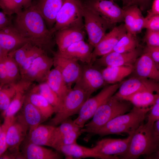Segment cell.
Returning <instances> with one entry per match:
<instances>
[{"label": "cell", "mask_w": 159, "mask_h": 159, "mask_svg": "<svg viewBox=\"0 0 159 159\" xmlns=\"http://www.w3.org/2000/svg\"><path fill=\"white\" fill-rule=\"evenodd\" d=\"M13 24L21 35L34 45L52 53L55 44L54 34L47 27L34 4L16 14Z\"/></svg>", "instance_id": "6da1fadb"}, {"label": "cell", "mask_w": 159, "mask_h": 159, "mask_svg": "<svg viewBox=\"0 0 159 159\" xmlns=\"http://www.w3.org/2000/svg\"><path fill=\"white\" fill-rule=\"evenodd\" d=\"M150 107L143 108L134 106L128 112L113 118L93 135L104 136L111 134L133 133L143 124Z\"/></svg>", "instance_id": "7a4b0ae2"}, {"label": "cell", "mask_w": 159, "mask_h": 159, "mask_svg": "<svg viewBox=\"0 0 159 159\" xmlns=\"http://www.w3.org/2000/svg\"><path fill=\"white\" fill-rule=\"evenodd\" d=\"M159 149V140L153 126L141 125L132 135L128 150L120 158L136 159L141 155L147 157Z\"/></svg>", "instance_id": "3957f363"}, {"label": "cell", "mask_w": 159, "mask_h": 159, "mask_svg": "<svg viewBox=\"0 0 159 159\" xmlns=\"http://www.w3.org/2000/svg\"><path fill=\"white\" fill-rule=\"evenodd\" d=\"M131 104L113 95L97 109L91 120L82 129V132L93 135L113 118L129 112L132 108Z\"/></svg>", "instance_id": "277c9868"}, {"label": "cell", "mask_w": 159, "mask_h": 159, "mask_svg": "<svg viewBox=\"0 0 159 159\" xmlns=\"http://www.w3.org/2000/svg\"><path fill=\"white\" fill-rule=\"evenodd\" d=\"M90 97L83 90L71 88L60 100L55 115L49 124L56 126L70 117L78 113L85 102Z\"/></svg>", "instance_id": "5b68a950"}, {"label": "cell", "mask_w": 159, "mask_h": 159, "mask_svg": "<svg viewBox=\"0 0 159 159\" xmlns=\"http://www.w3.org/2000/svg\"><path fill=\"white\" fill-rule=\"evenodd\" d=\"M84 0H65L58 12L55 24L50 29L54 34L72 27L84 28L83 22Z\"/></svg>", "instance_id": "8992f818"}, {"label": "cell", "mask_w": 159, "mask_h": 159, "mask_svg": "<svg viewBox=\"0 0 159 159\" xmlns=\"http://www.w3.org/2000/svg\"><path fill=\"white\" fill-rule=\"evenodd\" d=\"M119 86L117 83L107 86L97 95L88 99L81 108L77 117L74 120L75 123L83 128L92 118L97 109L115 93Z\"/></svg>", "instance_id": "52a82bcc"}, {"label": "cell", "mask_w": 159, "mask_h": 159, "mask_svg": "<svg viewBox=\"0 0 159 159\" xmlns=\"http://www.w3.org/2000/svg\"><path fill=\"white\" fill-rule=\"evenodd\" d=\"M83 15L88 43L94 48L106 33L107 30L114 27L87 7L85 2Z\"/></svg>", "instance_id": "ba28073f"}, {"label": "cell", "mask_w": 159, "mask_h": 159, "mask_svg": "<svg viewBox=\"0 0 159 159\" xmlns=\"http://www.w3.org/2000/svg\"><path fill=\"white\" fill-rule=\"evenodd\" d=\"M86 6L113 27L123 22L124 10L111 0H84Z\"/></svg>", "instance_id": "9c48e42d"}, {"label": "cell", "mask_w": 159, "mask_h": 159, "mask_svg": "<svg viewBox=\"0 0 159 159\" xmlns=\"http://www.w3.org/2000/svg\"><path fill=\"white\" fill-rule=\"evenodd\" d=\"M82 129L70 118L55 126L50 140V147L56 150L61 146L77 143L82 133Z\"/></svg>", "instance_id": "30bf717a"}, {"label": "cell", "mask_w": 159, "mask_h": 159, "mask_svg": "<svg viewBox=\"0 0 159 159\" xmlns=\"http://www.w3.org/2000/svg\"><path fill=\"white\" fill-rule=\"evenodd\" d=\"M53 66L61 73L69 88L79 79L82 67L78 61L73 58L61 55L57 52L53 51Z\"/></svg>", "instance_id": "8fae6325"}, {"label": "cell", "mask_w": 159, "mask_h": 159, "mask_svg": "<svg viewBox=\"0 0 159 159\" xmlns=\"http://www.w3.org/2000/svg\"><path fill=\"white\" fill-rule=\"evenodd\" d=\"M147 90L159 91V84L153 80L138 76L124 81L120 85L113 96L117 98L124 100L135 93Z\"/></svg>", "instance_id": "7c38bea8"}, {"label": "cell", "mask_w": 159, "mask_h": 159, "mask_svg": "<svg viewBox=\"0 0 159 159\" xmlns=\"http://www.w3.org/2000/svg\"><path fill=\"white\" fill-rule=\"evenodd\" d=\"M131 135L123 139L103 138L97 141L94 147L109 159H120L126 153Z\"/></svg>", "instance_id": "4fadbf2b"}, {"label": "cell", "mask_w": 159, "mask_h": 159, "mask_svg": "<svg viewBox=\"0 0 159 159\" xmlns=\"http://www.w3.org/2000/svg\"><path fill=\"white\" fill-rule=\"evenodd\" d=\"M82 68L80 76L74 88L83 90L90 97L94 92L103 86L106 82L101 72L91 65Z\"/></svg>", "instance_id": "5bb4252c"}, {"label": "cell", "mask_w": 159, "mask_h": 159, "mask_svg": "<svg viewBox=\"0 0 159 159\" xmlns=\"http://www.w3.org/2000/svg\"><path fill=\"white\" fill-rule=\"evenodd\" d=\"M28 131L27 127L15 116L8 129L6 142L7 150L15 155L16 159L21 155L20 146L27 136Z\"/></svg>", "instance_id": "9a60e30c"}, {"label": "cell", "mask_w": 159, "mask_h": 159, "mask_svg": "<svg viewBox=\"0 0 159 159\" xmlns=\"http://www.w3.org/2000/svg\"><path fill=\"white\" fill-rule=\"evenodd\" d=\"M53 66V58L48 56L47 53H45L35 59L21 78L33 82H44Z\"/></svg>", "instance_id": "2e32d148"}, {"label": "cell", "mask_w": 159, "mask_h": 159, "mask_svg": "<svg viewBox=\"0 0 159 159\" xmlns=\"http://www.w3.org/2000/svg\"><path fill=\"white\" fill-rule=\"evenodd\" d=\"M29 42H31L22 37L14 26L0 30V57L7 55Z\"/></svg>", "instance_id": "e0dca14e"}, {"label": "cell", "mask_w": 159, "mask_h": 159, "mask_svg": "<svg viewBox=\"0 0 159 159\" xmlns=\"http://www.w3.org/2000/svg\"><path fill=\"white\" fill-rule=\"evenodd\" d=\"M123 24L115 26L106 33L94 47L92 56L94 61L98 57H101L112 52L120 39L127 33Z\"/></svg>", "instance_id": "ac0fdd59"}, {"label": "cell", "mask_w": 159, "mask_h": 159, "mask_svg": "<svg viewBox=\"0 0 159 159\" xmlns=\"http://www.w3.org/2000/svg\"><path fill=\"white\" fill-rule=\"evenodd\" d=\"M141 53V50L138 47L133 51L125 53L112 51L99 58H97L94 62L100 66L105 67L133 66Z\"/></svg>", "instance_id": "d6986e66"}, {"label": "cell", "mask_w": 159, "mask_h": 159, "mask_svg": "<svg viewBox=\"0 0 159 159\" xmlns=\"http://www.w3.org/2000/svg\"><path fill=\"white\" fill-rule=\"evenodd\" d=\"M85 28L72 27L56 32L54 34L57 52H62L73 44L84 40L86 36Z\"/></svg>", "instance_id": "ffe728a7"}, {"label": "cell", "mask_w": 159, "mask_h": 159, "mask_svg": "<svg viewBox=\"0 0 159 159\" xmlns=\"http://www.w3.org/2000/svg\"><path fill=\"white\" fill-rule=\"evenodd\" d=\"M33 82L21 78L16 83V94L7 109L2 112L4 118H12L22 108L26 99L27 93L32 85Z\"/></svg>", "instance_id": "44dd1931"}, {"label": "cell", "mask_w": 159, "mask_h": 159, "mask_svg": "<svg viewBox=\"0 0 159 159\" xmlns=\"http://www.w3.org/2000/svg\"><path fill=\"white\" fill-rule=\"evenodd\" d=\"M134 68L138 77L159 82V63L143 52L137 59Z\"/></svg>", "instance_id": "7402d4cb"}, {"label": "cell", "mask_w": 159, "mask_h": 159, "mask_svg": "<svg viewBox=\"0 0 159 159\" xmlns=\"http://www.w3.org/2000/svg\"><path fill=\"white\" fill-rule=\"evenodd\" d=\"M21 152L25 159H60L62 158L58 151L43 147L27 141L26 139L21 144Z\"/></svg>", "instance_id": "603a6c76"}, {"label": "cell", "mask_w": 159, "mask_h": 159, "mask_svg": "<svg viewBox=\"0 0 159 159\" xmlns=\"http://www.w3.org/2000/svg\"><path fill=\"white\" fill-rule=\"evenodd\" d=\"M124 25L127 32L136 35L145 29L146 19L137 6L123 7Z\"/></svg>", "instance_id": "cb8c5ba5"}, {"label": "cell", "mask_w": 159, "mask_h": 159, "mask_svg": "<svg viewBox=\"0 0 159 159\" xmlns=\"http://www.w3.org/2000/svg\"><path fill=\"white\" fill-rule=\"evenodd\" d=\"M57 151L62 154L67 159L88 158L109 159L108 157L100 153L94 147L87 148L79 145L77 143L62 146Z\"/></svg>", "instance_id": "d4e9b609"}, {"label": "cell", "mask_w": 159, "mask_h": 159, "mask_svg": "<svg viewBox=\"0 0 159 159\" xmlns=\"http://www.w3.org/2000/svg\"><path fill=\"white\" fill-rule=\"evenodd\" d=\"M65 0H37L34 4L48 28L54 26L57 14Z\"/></svg>", "instance_id": "484cf974"}, {"label": "cell", "mask_w": 159, "mask_h": 159, "mask_svg": "<svg viewBox=\"0 0 159 159\" xmlns=\"http://www.w3.org/2000/svg\"><path fill=\"white\" fill-rule=\"evenodd\" d=\"M94 47L84 40L76 42L62 52H57L63 55L91 65L94 62L92 56Z\"/></svg>", "instance_id": "4316f807"}, {"label": "cell", "mask_w": 159, "mask_h": 159, "mask_svg": "<svg viewBox=\"0 0 159 159\" xmlns=\"http://www.w3.org/2000/svg\"><path fill=\"white\" fill-rule=\"evenodd\" d=\"M21 112L16 116L27 127L29 132L46 120L40 111L26 97Z\"/></svg>", "instance_id": "83f0119b"}, {"label": "cell", "mask_w": 159, "mask_h": 159, "mask_svg": "<svg viewBox=\"0 0 159 159\" xmlns=\"http://www.w3.org/2000/svg\"><path fill=\"white\" fill-rule=\"evenodd\" d=\"M55 126L40 124L29 132L26 139L28 142L42 146L50 147V140Z\"/></svg>", "instance_id": "f1b7e54d"}, {"label": "cell", "mask_w": 159, "mask_h": 159, "mask_svg": "<svg viewBox=\"0 0 159 159\" xmlns=\"http://www.w3.org/2000/svg\"><path fill=\"white\" fill-rule=\"evenodd\" d=\"M45 82L57 95L60 100L71 89L68 87L60 71L55 68L49 71Z\"/></svg>", "instance_id": "f546056e"}, {"label": "cell", "mask_w": 159, "mask_h": 159, "mask_svg": "<svg viewBox=\"0 0 159 159\" xmlns=\"http://www.w3.org/2000/svg\"><path fill=\"white\" fill-rule=\"evenodd\" d=\"M133 66H118L106 67L101 71L106 82L111 84L121 81L132 72Z\"/></svg>", "instance_id": "4dcf8cb0"}, {"label": "cell", "mask_w": 159, "mask_h": 159, "mask_svg": "<svg viewBox=\"0 0 159 159\" xmlns=\"http://www.w3.org/2000/svg\"><path fill=\"white\" fill-rule=\"evenodd\" d=\"M159 91L147 90L135 93L124 100L130 102L133 106L139 108L150 107L155 103Z\"/></svg>", "instance_id": "1f68e13d"}, {"label": "cell", "mask_w": 159, "mask_h": 159, "mask_svg": "<svg viewBox=\"0 0 159 159\" xmlns=\"http://www.w3.org/2000/svg\"><path fill=\"white\" fill-rule=\"evenodd\" d=\"M26 97L40 111L46 120L55 113L54 107L40 95L28 91Z\"/></svg>", "instance_id": "d6a6232c"}, {"label": "cell", "mask_w": 159, "mask_h": 159, "mask_svg": "<svg viewBox=\"0 0 159 159\" xmlns=\"http://www.w3.org/2000/svg\"><path fill=\"white\" fill-rule=\"evenodd\" d=\"M29 91L39 94L44 97L54 107L56 112L60 100L57 95L46 82H44L37 84H33Z\"/></svg>", "instance_id": "836d02e7"}, {"label": "cell", "mask_w": 159, "mask_h": 159, "mask_svg": "<svg viewBox=\"0 0 159 159\" xmlns=\"http://www.w3.org/2000/svg\"><path fill=\"white\" fill-rule=\"evenodd\" d=\"M139 44V40L136 35L127 32L120 39L112 51L119 53L130 52L138 48Z\"/></svg>", "instance_id": "e575fe53"}, {"label": "cell", "mask_w": 159, "mask_h": 159, "mask_svg": "<svg viewBox=\"0 0 159 159\" xmlns=\"http://www.w3.org/2000/svg\"><path fill=\"white\" fill-rule=\"evenodd\" d=\"M3 59L7 73L8 84H15L21 79L19 67L14 59L7 55L0 57Z\"/></svg>", "instance_id": "d590c367"}, {"label": "cell", "mask_w": 159, "mask_h": 159, "mask_svg": "<svg viewBox=\"0 0 159 159\" xmlns=\"http://www.w3.org/2000/svg\"><path fill=\"white\" fill-rule=\"evenodd\" d=\"M16 83L0 87V110L2 113L9 107L16 94Z\"/></svg>", "instance_id": "8d00e7d4"}, {"label": "cell", "mask_w": 159, "mask_h": 159, "mask_svg": "<svg viewBox=\"0 0 159 159\" xmlns=\"http://www.w3.org/2000/svg\"><path fill=\"white\" fill-rule=\"evenodd\" d=\"M24 0H0V7L5 13L17 14L24 9Z\"/></svg>", "instance_id": "74e56055"}, {"label": "cell", "mask_w": 159, "mask_h": 159, "mask_svg": "<svg viewBox=\"0 0 159 159\" xmlns=\"http://www.w3.org/2000/svg\"><path fill=\"white\" fill-rule=\"evenodd\" d=\"M45 53L47 52L43 49L36 45L33 46L25 60L19 67L21 77L29 68L35 59Z\"/></svg>", "instance_id": "f35d334b"}, {"label": "cell", "mask_w": 159, "mask_h": 159, "mask_svg": "<svg viewBox=\"0 0 159 159\" xmlns=\"http://www.w3.org/2000/svg\"><path fill=\"white\" fill-rule=\"evenodd\" d=\"M34 45L31 42L26 44L8 55L12 57L19 67L23 63Z\"/></svg>", "instance_id": "ab89813d"}, {"label": "cell", "mask_w": 159, "mask_h": 159, "mask_svg": "<svg viewBox=\"0 0 159 159\" xmlns=\"http://www.w3.org/2000/svg\"><path fill=\"white\" fill-rule=\"evenodd\" d=\"M12 118H4L3 123L0 127V156L7 150L6 135L8 129L14 120Z\"/></svg>", "instance_id": "60d3db41"}, {"label": "cell", "mask_w": 159, "mask_h": 159, "mask_svg": "<svg viewBox=\"0 0 159 159\" xmlns=\"http://www.w3.org/2000/svg\"><path fill=\"white\" fill-rule=\"evenodd\" d=\"M148 112L146 123L149 125L153 126L154 122L159 119V93L155 103L150 107Z\"/></svg>", "instance_id": "b9f144b4"}, {"label": "cell", "mask_w": 159, "mask_h": 159, "mask_svg": "<svg viewBox=\"0 0 159 159\" xmlns=\"http://www.w3.org/2000/svg\"><path fill=\"white\" fill-rule=\"evenodd\" d=\"M144 39L147 45L159 46V31L146 29Z\"/></svg>", "instance_id": "7bdbcfd3"}, {"label": "cell", "mask_w": 159, "mask_h": 159, "mask_svg": "<svg viewBox=\"0 0 159 159\" xmlns=\"http://www.w3.org/2000/svg\"><path fill=\"white\" fill-rule=\"evenodd\" d=\"M123 7L131 5L138 6L142 11H145L150 8L152 0H122Z\"/></svg>", "instance_id": "ee69618b"}, {"label": "cell", "mask_w": 159, "mask_h": 159, "mask_svg": "<svg viewBox=\"0 0 159 159\" xmlns=\"http://www.w3.org/2000/svg\"><path fill=\"white\" fill-rule=\"evenodd\" d=\"M12 15L0 11V30L14 26Z\"/></svg>", "instance_id": "f6af8a7d"}, {"label": "cell", "mask_w": 159, "mask_h": 159, "mask_svg": "<svg viewBox=\"0 0 159 159\" xmlns=\"http://www.w3.org/2000/svg\"><path fill=\"white\" fill-rule=\"evenodd\" d=\"M145 19V29L152 31H159V15Z\"/></svg>", "instance_id": "bcb514c9"}, {"label": "cell", "mask_w": 159, "mask_h": 159, "mask_svg": "<svg viewBox=\"0 0 159 159\" xmlns=\"http://www.w3.org/2000/svg\"><path fill=\"white\" fill-rule=\"evenodd\" d=\"M144 52L148 54L155 61L159 63V46L146 45Z\"/></svg>", "instance_id": "7dc6e473"}, {"label": "cell", "mask_w": 159, "mask_h": 159, "mask_svg": "<svg viewBox=\"0 0 159 159\" xmlns=\"http://www.w3.org/2000/svg\"><path fill=\"white\" fill-rule=\"evenodd\" d=\"M8 84L6 69L3 59L0 58V87Z\"/></svg>", "instance_id": "c3c4849f"}, {"label": "cell", "mask_w": 159, "mask_h": 159, "mask_svg": "<svg viewBox=\"0 0 159 159\" xmlns=\"http://www.w3.org/2000/svg\"><path fill=\"white\" fill-rule=\"evenodd\" d=\"M145 18L148 19L152 16L159 15V0H153L151 8L147 11Z\"/></svg>", "instance_id": "681fc988"}, {"label": "cell", "mask_w": 159, "mask_h": 159, "mask_svg": "<svg viewBox=\"0 0 159 159\" xmlns=\"http://www.w3.org/2000/svg\"><path fill=\"white\" fill-rule=\"evenodd\" d=\"M153 128L155 135L159 140V119L154 122Z\"/></svg>", "instance_id": "f907efd6"}, {"label": "cell", "mask_w": 159, "mask_h": 159, "mask_svg": "<svg viewBox=\"0 0 159 159\" xmlns=\"http://www.w3.org/2000/svg\"><path fill=\"white\" fill-rule=\"evenodd\" d=\"M146 158L150 159H159V149L153 154Z\"/></svg>", "instance_id": "816d5d0a"}, {"label": "cell", "mask_w": 159, "mask_h": 159, "mask_svg": "<svg viewBox=\"0 0 159 159\" xmlns=\"http://www.w3.org/2000/svg\"><path fill=\"white\" fill-rule=\"evenodd\" d=\"M33 0H24V9L30 6L32 4Z\"/></svg>", "instance_id": "f5cc1de1"}, {"label": "cell", "mask_w": 159, "mask_h": 159, "mask_svg": "<svg viewBox=\"0 0 159 159\" xmlns=\"http://www.w3.org/2000/svg\"><path fill=\"white\" fill-rule=\"evenodd\" d=\"M111 0L114 1H115V0Z\"/></svg>", "instance_id": "db71d44e"}]
</instances>
